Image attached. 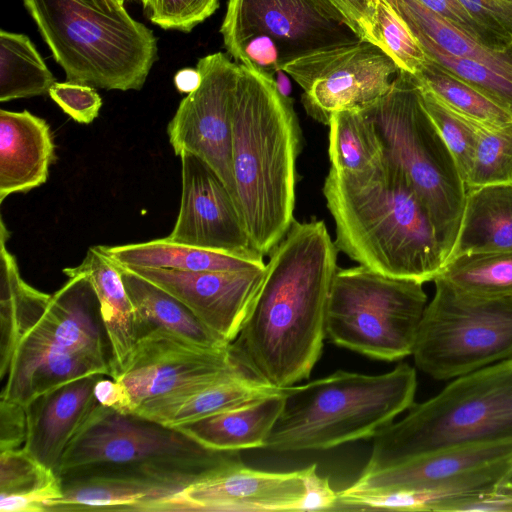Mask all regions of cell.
Returning a JSON list of instances; mask_svg holds the SVG:
<instances>
[{
    "instance_id": "6da1fadb",
    "label": "cell",
    "mask_w": 512,
    "mask_h": 512,
    "mask_svg": "<svg viewBox=\"0 0 512 512\" xmlns=\"http://www.w3.org/2000/svg\"><path fill=\"white\" fill-rule=\"evenodd\" d=\"M0 228V399L26 406L73 380L111 377L99 303L88 279L69 275L53 294L35 289L6 247L3 219Z\"/></svg>"
},
{
    "instance_id": "7a4b0ae2",
    "label": "cell",
    "mask_w": 512,
    "mask_h": 512,
    "mask_svg": "<svg viewBox=\"0 0 512 512\" xmlns=\"http://www.w3.org/2000/svg\"><path fill=\"white\" fill-rule=\"evenodd\" d=\"M338 249L323 221H293L269 254L261 286L228 351L250 377L276 389L307 379L326 335Z\"/></svg>"
},
{
    "instance_id": "3957f363",
    "label": "cell",
    "mask_w": 512,
    "mask_h": 512,
    "mask_svg": "<svg viewBox=\"0 0 512 512\" xmlns=\"http://www.w3.org/2000/svg\"><path fill=\"white\" fill-rule=\"evenodd\" d=\"M335 245L374 272L434 280L445 258L429 214L404 172L386 160L363 175L330 168L323 186Z\"/></svg>"
},
{
    "instance_id": "277c9868",
    "label": "cell",
    "mask_w": 512,
    "mask_h": 512,
    "mask_svg": "<svg viewBox=\"0 0 512 512\" xmlns=\"http://www.w3.org/2000/svg\"><path fill=\"white\" fill-rule=\"evenodd\" d=\"M299 147L291 99L278 92L274 77L240 64L232 109L236 205L253 247L263 256L281 242L295 220Z\"/></svg>"
},
{
    "instance_id": "5b68a950",
    "label": "cell",
    "mask_w": 512,
    "mask_h": 512,
    "mask_svg": "<svg viewBox=\"0 0 512 512\" xmlns=\"http://www.w3.org/2000/svg\"><path fill=\"white\" fill-rule=\"evenodd\" d=\"M416 370L402 362L366 375L344 370L284 389V407L265 445L275 452L327 450L374 438L414 403Z\"/></svg>"
},
{
    "instance_id": "8992f818",
    "label": "cell",
    "mask_w": 512,
    "mask_h": 512,
    "mask_svg": "<svg viewBox=\"0 0 512 512\" xmlns=\"http://www.w3.org/2000/svg\"><path fill=\"white\" fill-rule=\"evenodd\" d=\"M69 82L140 90L158 57L153 31L116 0H22Z\"/></svg>"
},
{
    "instance_id": "52a82bcc",
    "label": "cell",
    "mask_w": 512,
    "mask_h": 512,
    "mask_svg": "<svg viewBox=\"0 0 512 512\" xmlns=\"http://www.w3.org/2000/svg\"><path fill=\"white\" fill-rule=\"evenodd\" d=\"M512 442V358L454 378L374 437L361 474L455 447Z\"/></svg>"
},
{
    "instance_id": "ba28073f",
    "label": "cell",
    "mask_w": 512,
    "mask_h": 512,
    "mask_svg": "<svg viewBox=\"0 0 512 512\" xmlns=\"http://www.w3.org/2000/svg\"><path fill=\"white\" fill-rule=\"evenodd\" d=\"M362 111L374 124L386 160L404 172L424 204L446 262L458 234L467 188L422 104L416 78L400 69L388 92Z\"/></svg>"
},
{
    "instance_id": "9c48e42d",
    "label": "cell",
    "mask_w": 512,
    "mask_h": 512,
    "mask_svg": "<svg viewBox=\"0 0 512 512\" xmlns=\"http://www.w3.org/2000/svg\"><path fill=\"white\" fill-rule=\"evenodd\" d=\"M239 462L240 451L208 449L176 428L96 403L66 447L58 475L109 468L154 471L198 481Z\"/></svg>"
},
{
    "instance_id": "30bf717a",
    "label": "cell",
    "mask_w": 512,
    "mask_h": 512,
    "mask_svg": "<svg viewBox=\"0 0 512 512\" xmlns=\"http://www.w3.org/2000/svg\"><path fill=\"white\" fill-rule=\"evenodd\" d=\"M426 306L422 282L361 265L338 269L328 299L326 335L335 345L370 358L400 360L413 353Z\"/></svg>"
},
{
    "instance_id": "8fae6325",
    "label": "cell",
    "mask_w": 512,
    "mask_h": 512,
    "mask_svg": "<svg viewBox=\"0 0 512 512\" xmlns=\"http://www.w3.org/2000/svg\"><path fill=\"white\" fill-rule=\"evenodd\" d=\"M433 281L412 353L419 370L449 380L512 358V296H477Z\"/></svg>"
},
{
    "instance_id": "7c38bea8",
    "label": "cell",
    "mask_w": 512,
    "mask_h": 512,
    "mask_svg": "<svg viewBox=\"0 0 512 512\" xmlns=\"http://www.w3.org/2000/svg\"><path fill=\"white\" fill-rule=\"evenodd\" d=\"M281 69L302 87L306 113L326 126L335 112L362 111L378 101L400 70L383 49L363 39L314 51Z\"/></svg>"
},
{
    "instance_id": "4fadbf2b",
    "label": "cell",
    "mask_w": 512,
    "mask_h": 512,
    "mask_svg": "<svg viewBox=\"0 0 512 512\" xmlns=\"http://www.w3.org/2000/svg\"><path fill=\"white\" fill-rule=\"evenodd\" d=\"M201 80L185 96L167 126L175 155L192 153L220 177L236 203L232 170V109L240 64L216 52L200 58ZM237 206V205H236Z\"/></svg>"
},
{
    "instance_id": "5bb4252c",
    "label": "cell",
    "mask_w": 512,
    "mask_h": 512,
    "mask_svg": "<svg viewBox=\"0 0 512 512\" xmlns=\"http://www.w3.org/2000/svg\"><path fill=\"white\" fill-rule=\"evenodd\" d=\"M220 32L228 54L253 35L270 36L283 65L361 39L328 0H228Z\"/></svg>"
},
{
    "instance_id": "9a60e30c",
    "label": "cell",
    "mask_w": 512,
    "mask_h": 512,
    "mask_svg": "<svg viewBox=\"0 0 512 512\" xmlns=\"http://www.w3.org/2000/svg\"><path fill=\"white\" fill-rule=\"evenodd\" d=\"M238 372L244 371L228 348L205 347L156 328L139 337L130 358L113 379L124 392L126 413H133L148 400Z\"/></svg>"
},
{
    "instance_id": "2e32d148",
    "label": "cell",
    "mask_w": 512,
    "mask_h": 512,
    "mask_svg": "<svg viewBox=\"0 0 512 512\" xmlns=\"http://www.w3.org/2000/svg\"><path fill=\"white\" fill-rule=\"evenodd\" d=\"M307 471L268 472L239 462L156 501L148 512L299 511Z\"/></svg>"
},
{
    "instance_id": "e0dca14e",
    "label": "cell",
    "mask_w": 512,
    "mask_h": 512,
    "mask_svg": "<svg viewBox=\"0 0 512 512\" xmlns=\"http://www.w3.org/2000/svg\"><path fill=\"white\" fill-rule=\"evenodd\" d=\"M181 159V200L171 233L175 243L263 259L255 250L234 199L216 172L198 156Z\"/></svg>"
},
{
    "instance_id": "ac0fdd59",
    "label": "cell",
    "mask_w": 512,
    "mask_h": 512,
    "mask_svg": "<svg viewBox=\"0 0 512 512\" xmlns=\"http://www.w3.org/2000/svg\"><path fill=\"white\" fill-rule=\"evenodd\" d=\"M129 269L178 299L227 344L238 335L265 275V269L251 272Z\"/></svg>"
},
{
    "instance_id": "d6986e66",
    "label": "cell",
    "mask_w": 512,
    "mask_h": 512,
    "mask_svg": "<svg viewBox=\"0 0 512 512\" xmlns=\"http://www.w3.org/2000/svg\"><path fill=\"white\" fill-rule=\"evenodd\" d=\"M62 496L46 512H148L156 501L192 482L139 470L86 468L60 476Z\"/></svg>"
},
{
    "instance_id": "ffe728a7",
    "label": "cell",
    "mask_w": 512,
    "mask_h": 512,
    "mask_svg": "<svg viewBox=\"0 0 512 512\" xmlns=\"http://www.w3.org/2000/svg\"><path fill=\"white\" fill-rule=\"evenodd\" d=\"M101 376L94 374L73 380L26 405L24 448L56 473L66 447L97 403L94 386Z\"/></svg>"
},
{
    "instance_id": "44dd1931",
    "label": "cell",
    "mask_w": 512,
    "mask_h": 512,
    "mask_svg": "<svg viewBox=\"0 0 512 512\" xmlns=\"http://www.w3.org/2000/svg\"><path fill=\"white\" fill-rule=\"evenodd\" d=\"M512 458L476 470L430 489L337 492L332 511L460 512L466 503L499 491Z\"/></svg>"
},
{
    "instance_id": "7402d4cb",
    "label": "cell",
    "mask_w": 512,
    "mask_h": 512,
    "mask_svg": "<svg viewBox=\"0 0 512 512\" xmlns=\"http://www.w3.org/2000/svg\"><path fill=\"white\" fill-rule=\"evenodd\" d=\"M512 458V442L472 444L435 452L378 472L361 474L346 492L430 489Z\"/></svg>"
},
{
    "instance_id": "603a6c76",
    "label": "cell",
    "mask_w": 512,
    "mask_h": 512,
    "mask_svg": "<svg viewBox=\"0 0 512 512\" xmlns=\"http://www.w3.org/2000/svg\"><path fill=\"white\" fill-rule=\"evenodd\" d=\"M55 157L53 133L43 118L0 110V203L44 184Z\"/></svg>"
},
{
    "instance_id": "cb8c5ba5",
    "label": "cell",
    "mask_w": 512,
    "mask_h": 512,
    "mask_svg": "<svg viewBox=\"0 0 512 512\" xmlns=\"http://www.w3.org/2000/svg\"><path fill=\"white\" fill-rule=\"evenodd\" d=\"M280 390L238 372L148 400L133 414L177 428Z\"/></svg>"
},
{
    "instance_id": "d4e9b609",
    "label": "cell",
    "mask_w": 512,
    "mask_h": 512,
    "mask_svg": "<svg viewBox=\"0 0 512 512\" xmlns=\"http://www.w3.org/2000/svg\"><path fill=\"white\" fill-rule=\"evenodd\" d=\"M63 273L66 276L81 274L92 285L109 346L111 378H115L130 358L139 339L135 309L120 267L99 245L90 247L79 265L65 268Z\"/></svg>"
},
{
    "instance_id": "484cf974",
    "label": "cell",
    "mask_w": 512,
    "mask_h": 512,
    "mask_svg": "<svg viewBox=\"0 0 512 512\" xmlns=\"http://www.w3.org/2000/svg\"><path fill=\"white\" fill-rule=\"evenodd\" d=\"M283 407L284 389L176 429L212 450L264 448Z\"/></svg>"
},
{
    "instance_id": "4316f807",
    "label": "cell",
    "mask_w": 512,
    "mask_h": 512,
    "mask_svg": "<svg viewBox=\"0 0 512 512\" xmlns=\"http://www.w3.org/2000/svg\"><path fill=\"white\" fill-rule=\"evenodd\" d=\"M508 251H512V182L468 188L447 260L467 253Z\"/></svg>"
},
{
    "instance_id": "83f0119b",
    "label": "cell",
    "mask_w": 512,
    "mask_h": 512,
    "mask_svg": "<svg viewBox=\"0 0 512 512\" xmlns=\"http://www.w3.org/2000/svg\"><path fill=\"white\" fill-rule=\"evenodd\" d=\"M116 264L129 268L184 271L251 272L265 269L263 259L175 243L166 238L117 246H102Z\"/></svg>"
},
{
    "instance_id": "f1b7e54d",
    "label": "cell",
    "mask_w": 512,
    "mask_h": 512,
    "mask_svg": "<svg viewBox=\"0 0 512 512\" xmlns=\"http://www.w3.org/2000/svg\"><path fill=\"white\" fill-rule=\"evenodd\" d=\"M119 267L135 309L139 337L153 329L162 328L205 347L228 348L229 344L215 335L174 296L129 268Z\"/></svg>"
},
{
    "instance_id": "f546056e",
    "label": "cell",
    "mask_w": 512,
    "mask_h": 512,
    "mask_svg": "<svg viewBox=\"0 0 512 512\" xmlns=\"http://www.w3.org/2000/svg\"><path fill=\"white\" fill-rule=\"evenodd\" d=\"M415 38H424L458 57L475 60L512 80V47L493 49L436 14L418 0H386Z\"/></svg>"
},
{
    "instance_id": "4dcf8cb0",
    "label": "cell",
    "mask_w": 512,
    "mask_h": 512,
    "mask_svg": "<svg viewBox=\"0 0 512 512\" xmlns=\"http://www.w3.org/2000/svg\"><path fill=\"white\" fill-rule=\"evenodd\" d=\"M62 496L58 473L24 447L0 451V511L46 512Z\"/></svg>"
},
{
    "instance_id": "1f68e13d",
    "label": "cell",
    "mask_w": 512,
    "mask_h": 512,
    "mask_svg": "<svg viewBox=\"0 0 512 512\" xmlns=\"http://www.w3.org/2000/svg\"><path fill=\"white\" fill-rule=\"evenodd\" d=\"M331 168L346 174L363 175L384 166L386 158L374 124L359 110L339 111L329 122Z\"/></svg>"
},
{
    "instance_id": "d6a6232c",
    "label": "cell",
    "mask_w": 512,
    "mask_h": 512,
    "mask_svg": "<svg viewBox=\"0 0 512 512\" xmlns=\"http://www.w3.org/2000/svg\"><path fill=\"white\" fill-rule=\"evenodd\" d=\"M55 78L30 38L0 31V101L42 96Z\"/></svg>"
},
{
    "instance_id": "836d02e7",
    "label": "cell",
    "mask_w": 512,
    "mask_h": 512,
    "mask_svg": "<svg viewBox=\"0 0 512 512\" xmlns=\"http://www.w3.org/2000/svg\"><path fill=\"white\" fill-rule=\"evenodd\" d=\"M427 58L423 68L413 76L445 105L481 124L512 122V115L490 96Z\"/></svg>"
},
{
    "instance_id": "e575fe53",
    "label": "cell",
    "mask_w": 512,
    "mask_h": 512,
    "mask_svg": "<svg viewBox=\"0 0 512 512\" xmlns=\"http://www.w3.org/2000/svg\"><path fill=\"white\" fill-rule=\"evenodd\" d=\"M437 277L477 296H512V251L467 253L447 260Z\"/></svg>"
},
{
    "instance_id": "d590c367",
    "label": "cell",
    "mask_w": 512,
    "mask_h": 512,
    "mask_svg": "<svg viewBox=\"0 0 512 512\" xmlns=\"http://www.w3.org/2000/svg\"><path fill=\"white\" fill-rule=\"evenodd\" d=\"M370 20L375 44L399 69L416 75L428 58L397 12L386 0H370Z\"/></svg>"
},
{
    "instance_id": "8d00e7d4",
    "label": "cell",
    "mask_w": 512,
    "mask_h": 512,
    "mask_svg": "<svg viewBox=\"0 0 512 512\" xmlns=\"http://www.w3.org/2000/svg\"><path fill=\"white\" fill-rule=\"evenodd\" d=\"M477 145L466 188L512 182V122H476Z\"/></svg>"
},
{
    "instance_id": "74e56055",
    "label": "cell",
    "mask_w": 512,
    "mask_h": 512,
    "mask_svg": "<svg viewBox=\"0 0 512 512\" xmlns=\"http://www.w3.org/2000/svg\"><path fill=\"white\" fill-rule=\"evenodd\" d=\"M418 85L422 104L452 153L462 178L466 183L476 152V122L455 112L439 100L430 90L419 83Z\"/></svg>"
},
{
    "instance_id": "f35d334b",
    "label": "cell",
    "mask_w": 512,
    "mask_h": 512,
    "mask_svg": "<svg viewBox=\"0 0 512 512\" xmlns=\"http://www.w3.org/2000/svg\"><path fill=\"white\" fill-rule=\"evenodd\" d=\"M152 23L168 30L190 32L210 17L219 0H141Z\"/></svg>"
},
{
    "instance_id": "ab89813d",
    "label": "cell",
    "mask_w": 512,
    "mask_h": 512,
    "mask_svg": "<svg viewBox=\"0 0 512 512\" xmlns=\"http://www.w3.org/2000/svg\"><path fill=\"white\" fill-rule=\"evenodd\" d=\"M48 94L64 113L80 124L92 123L102 106L100 95L89 85L55 82Z\"/></svg>"
},
{
    "instance_id": "60d3db41",
    "label": "cell",
    "mask_w": 512,
    "mask_h": 512,
    "mask_svg": "<svg viewBox=\"0 0 512 512\" xmlns=\"http://www.w3.org/2000/svg\"><path fill=\"white\" fill-rule=\"evenodd\" d=\"M504 48L512 47V0H460Z\"/></svg>"
},
{
    "instance_id": "b9f144b4",
    "label": "cell",
    "mask_w": 512,
    "mask_h": 512,
    "mask_svg": "<svg viewBox=\"0 0 512 512\" xmlns=\"http://www.w3.org/2000/svg\"><path fill=\"white\" fill-rule=\"evenodd\" d=\"M418 1L485 45L497 50H507L475 20L460 0Z\"/></svg>"
},
{
    "instance_id": "7bdbcfd3",
    "label": "cell",
    "mask_w": 512,
    "mask_h": 512,
    "mask_svg": "<svg viewBox=\"0 0 512 512\" xmlns=\"http://www.w3.org/2000/svg\"><path fill=\"white\" fill-rule=\"evenodd\" d=\"M27 435L26 406L0 399V451L20 448Z\"/></svg>"
},
{
    "instance_id": "ee69618b",
    "label": "cell",
    "mask_w": 512,
    "mask_h": 512,
    "mask_svg": "<svg viewBox=\"0 0 512 512\" xmlns=\"http://www.w3.org/2000/svg\"><path fill=\"white\" fill-rule=\"evenodd\" d=\"M306 493L301 502L299 511H331L337 492L330 486L328 477H322L317 473V464L308 466L305 478Z\"/></svg>"
},
{
    "instance_id": "f6af8a7d",
    "label": "cell",
    "mask_w": 512,
    "mask_h": 512,
    "mask_svg": "<svg viewBox=\"0 0 512 512\" xmlns=\"http://www.w3.org/2000/svg\"><path fill=\"white\" fill-rule=\"evenodd\" d=\"M361 39L375 44L370 20V0H328ZM376 45V44H375Z\"/></svg>"
},
{
    "instance_id": "bcb514c9",
    "label": "cell",
    "mask_w": 512,
    "mask_h": 512,
    "mask_svg": "<svg viewBox=\"0 0 512 512\" xmlns=\"http://www.w3.org/2000/svg\"><path fill=\"white\" fill-rule=\"evenodd\" d=\"M107 375L101 376L94 386V398L102 406L126 413V398L120 385Z\"/></svg>"
},
{
    "instance_id": "7dc6e473",
    "label": "cell",
    "mask_w": 512,
    "mask_h": 512,
    "mask_svg": "<svg viewBox=\"0 0 512 512\" xmlns=\"http://www.w3.org/2000/svg\"><path fill=\"white\" fill-rule=\"evenodd\" d=\"M200 80V72L193 68L181 69L174 76V84L177 90L187 94L198 87Z\"/></svg>"
},
{
    "instance_id": "c3c4849f",
    "label": "cell",
    "mask_w": 512,
    "mask_h": 512,
    "mask_svg": "<svg viewBox=\"0 0 512 512\" xmlns=\"http://www.w3.org/2000/svg\"><path fill=\"white\" fill-rule=\"evenodd\" d=\"M274 83H275V86H276L278 92L284 98L290 99V94H291V90H292L291 82L288 77V74L284 70L279 69L275 72Z\"/></svg>"
},
{
    "instance_id": "681fc988",
    "label": "cell",
    "mask_w": 512,
    "mask_h": 512,
    "mask_svg": "<svg viewBox=\"0 0 512 512\" xmlns=\"http://www.w3.org/2000/svg\"><path fill=\"white\" fill-rule=\"evenodd\" d=\"M500 490L512 491V468L506 476Z\"/></svg>"
},
{
    "instance_id": "f907efd6",
    "label": "cell",
    "mask_w": 512,
    "mask_h": 512,
    "mask_svg": "<svg viewBox=\"0 0 512 512\" xmlns=\"http://www.w3.org/2000/svg\"><path fill=\"white\" fill-rule=\"evenodd\" d=\"M118 3L124 5V3L127 1V0H116Z\"/></svg>"
}]
</instances>
